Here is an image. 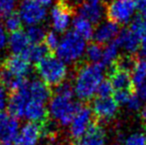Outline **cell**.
<instances>
[{
  "label": "cell",
  "mask_w": 146,
  "mask_h": 145,
  "mask_svg": "<svg viewBox=\"0 0 146 145\" xmlns=\"http://www.w3.org/2000/svg\"><path fill=\"white\" fill-rule=\"evenodd\" d=\"M45 101H38L29 95L24 85L14 91L8 101V110L12 116L16 118H24L28 122L44 123L48 116V107Z\"/></svg>",
  "instance_id": "6da1fadb"
},
{
  "label": "cell",
  "mask_w": 146,
  "mask_h": 145,
  "mask_svg": "<svg viewBox=\"0 0 146 145\" xmlns=\"http://www.w3.org/2000/svg\"><path fill=\"white\" fill-rule=\"evenodd\" d=\"M75 97L72 85L64 83L57 87L48 103V115H50L57 124L69 126L74 116L82 107Z\"/></svg>",
  "instance_id": "7a4b0ae2"
},
{
  "label": "cell",
  "mask_w": 146,
  "mask_h": 145,
  "mask_svg": "<svg viewBox=\"0 0 146 145\" xmlns=\"http://www.w3.org/2000/svg\"><path fill=\"white\" fill-rule=\"evenodd\" d=\"M104 68L102 64H85L75 73L73 91L80 101H90L96 95L98 87L104 81Z\"/></svg>",
  "instance_id": "3957f363"
},
{
  "label": "cell",
  "mask_w": 146,
  "mask_h": 145,
  "mask_svg": "<svg viewBox=\"0 0 146 145\" xmlns=\"http://www.w3.org/2000/svg\"><path fill=\"white\" fill-rule=\"evenodd\" d=\"M37 73L47 85L59 87L65 83L69 75V69L64 61L57 56H47L37 64Z\"/></svg>",
  "instance_id": "277c9868"
},
{
  "label": "cell",
  "mask_w": 146,
  "mask_h": 145,
  "mask_svg": "<svg viewBox=\"0 0 146 145\" xmlns=\"http://www.w3.org/2000/svg\"><path fill=\"white\" fill-rule=\"evenodd\" d=\"M87 47L86 40L74 31H68L61 37L56 50L57 57L66 64H75L85 56Z\"/></svg>",
  "instance_id": "5b68a950"
},
{
  "label": "cell",
  "mask_w": 146,
  "mask_h": 145,
  "mask_svg": "<svg viewBox=\"0 0 146 145\" xmlns=\"http://www.w3.org/2000/svg\"><path fill=\"white\" fill-rule=\"evenodd\" d=\"M136 8L137 0H111L106 5V14L110 22L125 24L130 20Z\"/></svg>",
  "instance_id": "8992f818"
},
{
  "label": "cell",
  "mask_w": 146,
  "mask_h": 145,
  "mask_svg": "<svg viewBox=\"0 0 146 145\" xmlns=\"http://www.w3.org/2000/svg\"><path fill=\"white\" fill-rule=\"evenodd\" d=\"M18 15L23 24L28 27L41 25L47 18L46 7L37 3L35 0H22L18 6Z\"/></svg>",
  "instance_id": "52a82bcc"
},
{
  "label": "cell",
  "mask_w": 146,
  "mask_h": 145,
  "mask_svg": "<svg viewBox=\"0 0 146 145\" xmlns=\"http://www.w3.org/2000/svg\"><path fill=\"white\" fill-rule=\"evenodd\" d=\"M49 19L53 31L57 33H67L73 23L71 7L65 2L57 3L50 10Z\"/></svg>",
  "instance_id": "ba28073f"
},
{
  "label": "cell",
  "mask_w": 146,
  "mask_h": 145,
  "mask_svg": "<svg viewBox=\"0 0 146 145\" xmlns=\"http://www.w3.org/2000/svg\"><path fill=\"white\" fill-rule=\"evenodd\" d=\"M94 122V116L92 111V109L88 107L82 105L76 115L74 116L71 124L69 125L70 135L75 140L80 139L84 136L88 128Z\"/></svg>",
  "instance_id": "9c48e42d"
},
{
  "label": "cell",
  "mask_w": 146,
  "mask_h": 145,
  "mask_svg": "<svg viewBox=\"0 0 146 145\" xmlns=\"http://www.w3.org/2000/svg\"><path fill=\"white\" fill-rule=\"evenodd\" d=\"M92 111L98 121H110L118 111V103L112 97H96L92 103Z\"/></svg>",
  "instance_id": "30bf717a"
},
{
  "label": "cell",
  "mask_w": 146,
  "mask_h": 145,
  "mask_svg": "<svg viewBox=\"0 0 146 145\" xmlns=\"http://www.w3.org/2000/svg\"><path fill=\"white\" fill-rule=\"evenodd\" d=\"M20 130L18 119L10 113L0 112V144H7L14 141Z\"/></svg>",
  "instance_id": "8fae6325"
},
{
  "label": "cell",
  "mask_w": 146,
  "mask_h": 145,
  "mask_svg": "<svg viewBox=\"0 0 146 145\" xmlns=\"http://www.w3.org/2000/svg\"><path fill=\"white\" fill-rule=\"evenodd\" d=\"M42 136V124L27 122L20 128L14 140V145H37Z\"/></svg>",
  "instance_id": "7c38bea8"
},
{
  "label": "cell",
  "mask_w": 146,
  "mask_h": 145,
  "mask_svg": "<svg viewBox=\"0 0 146 145\" xmlns=\"http://www.w3.org/2000/svg\"><path fill=\"white\" fill-rule=\"evenodd\" d=\"M108 68V79L111 83L114 91H126L130 93H136V87L133 83L132 75L130 73L118 70L113 66Z\"/></svg>",
  "instance_id": "4fadbf2b"
},
{
  "label": "cell",
  "mask_w": 146,
  "mask_h": 145,
  "mask_svg": "<svg viewBox=\"0 0 146 145\" xmlns=\"http://www.w3.org/2000/svg\"><path fill=\"white\" fill-rule=\"evenodd\" d=\"M106 6L102 4V1H96V0H86L78 8L79 16L87 19L90 23L100 24L104 17Z\"/></svg>",
  "instance_id": "5bb4252c"
},
{
  "label": "cell",
  "mask_w": 146,
  "mask_h": 145,
  "mask_svg": "<svg viewBox=\"0 0 146 145\" xmlns=\"http://www.w3.org/2000/svg\"><path fill=\"white\" fill-rule=\"evenodd\" d=\"M3 70L15 77L26 79L31 73V64L24 56L12 55L6 59Z\"/></svg>",
  "instance_id": "9a60e30c"
},
{
  "label": "cell",
  "mask_w": 146,
  "mask_h": 145,
  "mask_svg": "<svg viewBox=\"0 0 146 145\" xmlns=\"http://www.w3.org/2000/svg\"><path fill=\"white\" fill-rule=\"evenodd\" d=\"M119 32L120 30H119L118 24L112 23L110 21L102 22V23L98 24L94 29L92 38L96 44L102 46L104 44H108L110 42L113 41L118 36Z\"/></svg>",
  "instance_id": "2e32d148"
},
{
  "label": "cell",
  "mask_w": 146,
  "mask_h": 145,
  "mask_svg": "<svg viewBox=\"0 0 146 145\" xmlns=\"http://www.w3.org/2000/svg\"><path fill=\"white\" fill-rule=\"evenodd\" d=\"M106 130L98 121H94L87 133L72 145H106Z\"/></svg>",
  "instance_id": "e0dca14e"
},
{
  "label": "cell",
  "mask_w": 146,
  "mask_h": 145,
  "mask_svg": "<svg viewBox=\"0 0 146 145\" xmlns=\"http://www.w3.org/2000/svg\"><path fill=\"white\" fill-rule=\"evenodd\" d=\"M116 40L119 44V47L127 51L128 54H135V52L140 48V36L131 31L128 27L124 28L119 32Z\"/></svg>",
  "instance_id": "ac0fdd59"
},
{
  "label": "cell",
  "mask_w": 146,
  "mask_h": 145,
  "mask_svg": "<svg viewBox=\"0 0 146 145\" xmlns=\"http://www.w3.org/2000/svg\"><path fill=\"white\" fill-rule=\"evenodd\" d=\"M31 42L28 39L26 32L18 31L11 33L8 39V48L12 55H18V56H24L26 51L30 47Z\"/></svg>",
  "instance_id": "d6986e66"
},
{
  "label": "cell",
  "mask_w": 146,
  "mask_h": 145,
  "mask_svg": "<svg viewBox=\"0 0 146 145\" xmlns=\"http://www.w3.org/2000/svg\"><path fill=\"white\" fill-rule=\"evenodd\" d=\"M72 27H73V31L80 37H82L84 40H90L94 37V25L90 21H88L87 19L81 17V16L78 15L77 17L74 18Z\"/></svg>",
  "instance_id": "ffe728a7"
},
{
  "label": "cell",
  "mask_w": 146,
  "mask_h": 145,
  "mask_svg": "<svg viewBox=\"0 0 146 145\" xmlns=\"http://www.w3.org/2000/svg\"><path fill=\"white\" fill-rule=\"evenodd\" d=\"M48 56V49L42 44H31L28 50L24 54V57L30 63H40L43 59Z\"/></svg>",
  "instance_id": "44dd1931"
},
{
  "label": "cell",
  "mask_w": 146,
  "mask_h": 145,
  "mask_svg": "<svg viewBox=\"0 0 146 145\" xmlns=\"http://www.w3.org/2000/svg\"><path fill=\"white\" fill-rule=\"evenodd\" d=\"M118 49L119 44L115 38L104 48V55H102V60L100 64L104 67L111 66L118 57Z\"/></svg>",
  "instance_id": "7402d4cb"
},
{
  "label": "cell",
  "mask_w": 146,
  "mask_h": 145,
  "mask_svg": "<svg viewBox=\"0 0 146 145\" xmlns=\"http://www.w3.org/2000/svg\"><path fill=\"white\" fill-rule=\"evenodd\" d=\"M104 55V48L102 45H98L96 43L88 45L86 50V58L90 64H100Z\"/></svg>",
  "instance_id": "603a6c76"
},
{
  "label": "cell",
  "mask_w": 146,
  "mask_h": 145,
  "mask_svg": "<svg viewBox=\"0 0 146 145\" xmlns=\"http://www.w3.org/2000/svg\"><path fill=\"white\" fill-rule=\"evenodd\" d=\"M26 35L30 40L31 44H41L42 42H44L47 32L41 25H35L27 28Z\"/></svg>",
  "instance_id": "cb8c5ba5"
},
{
  "label": "cell",
  "mask_w": 146,
  "mask_h": 145,
  "mask_svg": "<svg viewBox=\"0 0 146 145\" xmlns=\"http://www.w3.org/2000/svg\"><path fill=\"white\" fill-rule=\"evenodd\" d=\"M131 75H132V81L135 87L144 83L146 81V61L139 59Z\"/></svg>",
  "instance_id": "d4e9b609"
},
{
  "label": "cell",
  "mask_w": 146,
  "mask_h": 145,
  "mask_svg": "<svg viewBox=\"0 0 146 145\" xmlns=\"http://www.w3.org/2000/svg\"><path fill=\"white\" fill-rule=\"evenodd\" d=\"M22 25H23V22L19 17L18 13H12L11 15L4 19V28L6 31L10 32V33L21 31Z\"/></svg>",
  "instance_id": "484cf974"
},
{
  "label": "cell",
  "mask_w": 146,
  "mask_h": 145,
  "mask_svg": "<svg viewBox=\"0 0 146 145\" xmlns=\"http://www.w3.org/2000/svg\"><path fill=\"white\" fill-rule=\"evenodd\" d=\"M16 6L17 0H0V21L14 13Z\"/></svg>",
  "instance_id": "4316f807"
},
{
  "label": "cell",
  "mask_w": 146,
  "mask_h": 145,
  "mask_svg": "<svg viewBox=\"0 0 146 145\" xmlns=\"http://www.w3.org/2000/svg\"><path fill=\"white\" fill-rule=\"evenodd\" d=\"M60 41H61V37L59 36V33L55 31H50L47 32V35L44 40V45L48 49V51H56L60 44Z\"/></svg>",
  "instance_id": "83f0119b"
},
{
  "label": "cell",
  "mask_w": 146,
  "mask_h": 145,
  "mask_svg": "<svg viewBox=\"0 0 146 145\" xmlns=\"http://www.w3.org/2000/svg\"><path fill=\"white\" fill-rule=\"evenodd\" d=\"M114 91L110 81L108 79H104L102 83L98 87V91H96V95L98 97H110L111 95H113Z\"/></svg>",
  "instance_id": "f1b7e54d"
},
{
  "label": "cell",
  "mask_w": 146,
  "mask_h": 145,
  "mask_svg": "<svg viewBox=\"0 0 146 145\" xmlns=\"http://www.w3.org/2000/svg\"><path fill=\"white\" fill-rule=\"evenodd\" d=\"M122 145H146V133H133L124 140Z\"/></svg>",
  "instance_id": "f546056e"
},
{
  "label": "cell",
  "mask_w": 146,
  "mask_h": 145,
  "mask_svg": "<svg viewBox=\"0 0 146 145\" xmlns=\"http://www.w3.org/2000/svg\"><path fill=\"white\" fill-rule=\"evenodd\" d=\"M135 93H130V91H114L113 93V99L118 105H124L127 103L131 97L134 95Z\"/></svg>",
  "instance_id": "4dcf8cb0"
},
{
  "label": "cell",
  "mask_w": 146,
  "mask_h": 145,
  "mask_svg": "<svg viewBox=\"0 0 146 145\" xmlns=\"http://www.w3.org/2000/svg\"><path fill=\"white\" fill-rule=\"evenodd\" d=\"M127 107H128L130 110H133V111H137L141 109V105H142V101L138 97V95H136V93L132 95V97L129 99L128 103H126Z\"/></svg>",
  "instance_id": "1f68e13d"
},
{
  "label": "cell",
  "mask_w": 146,
  "mask_h": 145,
  "mask_svg": "<svg viewBox=\"0 0 146 145\" xmlns=\"http://www.w3.org/2000/svg\"><path fill=\"white\" fill-rule=\"evenodd\" d=\"M8 95L7 91L3 85H0V112H3V110L8 105Z\"/></svg>",
  "instance_id": "d6a6232c"
},
{
  "label": "cell",
  "mask_w": 146,
  "mask_h": 145,
  "mask_svg": "<svg viewBox=\"0 0 146 145\" xmlns=\"http://www.w3.org/2000/svg\"><path fill=\"white\" fill-rule=\"evenodd\" d=\"M8 39L9 36L7 35V31L3 26H0V52L8 47Z\"/></svg>",
  "instance_id": "836d02e7"
},
{
  "label": "cell",
  "mask_w": 146,
  "mask_h": 145,
  "mask_svg": "<svg viewBox=\"0 0 146 145\" xmlns=\"http://www.w3.org/2000/svg\"><path fill=\"white\" fill-rule=\"evenodd\" d=\"M136 95L142 101H146V81L136 87Z\"/></svg>",
  "instance_id": "e575fe53"
},
{
  "label": "cell",
  "mask_w": 146,
  "mask_h": 145,
  "mask_svg": "<svg viewBox=\"0 0 146 145\" xmlns=\"http://www.w3.org/2000/svg\"><path fill=\"white\" fill-rule=\"evenodd\" d=\"M137 8L139 10V16L146 21V0H137Z\"/></svg>",
  "instance_id": "d590c367"
},
{
  "label": "cell",
  "mask_w": 146,
  "mask_h": 145,
  "mask_svg": "<svg viewBox=\"0 0 146 145\" xmlns=\"http://www.w3.org/2000/svg\"><path fill=\"white\" fill-rule=\"evenodd\" d=\"M37 3L41 4L44 7H48V6H51L53 3L55 2V0H35Z\"/></svg>",
  "instance_id": "8d00e7d4"
},
{
  "label": "cell",
  "mask_w": 146,
  "mask_h": 145,
  "mask_svg": "<svg viewBox=\"0 0 146 145\" xmlns=\"http://www.w3.org/2000/svg\"><path fill=\"white\" fill-rule=\"evenodd\" d=\"M140 117H141V119H142L143 123L145 124V128H146V107L142 110H141V112H140Z\"/></svg>",
  "instance_id": "74e56055"
},
{
  "label": "cell",
  "mask_w": 146,
  "mask_h": 145,
  "mask_svg": "<svg viewBox=\"0 0 146 145\" xmlns=\"http://www.w3.org/2000/svg\"><path fill=\"white\" fill-rule=\"evenodd\" d=\"M141 42H142V44H146V26L141 33Z\"/></svg>",
  "instance_id": "f35d334b"
},
{
  "label": "cell",
  "mask_w": 146,
  "mask_h": 145,
  "mask_svg": "<svg viewBox=\"0 0 146 145\" xmlns=\"http://www.w3.org/2000/svg\"><path fill=\"white\" fill-rule=\"evenodd\" d=\"M140 54H141V56L146 58V44H143L142 46L140 47Z\"/></svg>",
  "instance_id": "ab89813d"
},
{
  "label": "cell",
  "mask_w": 146,
  "mask_h": 145,
  "mask_svg": "<svg viewBox=\"0 0 146 145\" xmlns=\"http://www.w3.org/2000/svg\"><path fill=\"white\" fill-rule=\"evenodd\" d=\"M48 145H65V144H62V143H54V142H50V143H48Z\"/></svg>",
  "instance_id": "60d3db41"
},
{
  "label": "cell",
  "mask_w": 146,
  "mask_h": 145,
  "mask_svg": "<svg viewBox=\"0 0 146 145\" xmlns=\"http://www.w3.org/2000/svg\"><path fill=\"white\" fill-rule=\"evenodd\" d=\"M1 73H2V70H1V67H0V81H1Z\"/></svg>",
  "instance_id": "b9f144b4"
},
{
  "label": "cell",
  "mask_w": 146,
  "mask_h": 145,
  "mask_svg": "<svg viewBox=\"0 0 146 145\" xmlns=\"http://www.w3.org/2000/svg\"><path fill=\"white\" fill-rule=\"evenodd\" d=\"M96 1H102V0H96Z\"/></svg>",
  "instance_id": "7bdbcfd3"
},
{
  "label": "cell",
  "mask_w": 146,
  "mask_h": 145,
  "mask_svg": "<svg viewBox=\"0 0 146 145\" xmlns=\"http://www.w3.org/2000/svg\"><path fill=\"white\" fill-rule=\"evenodd\" d=\"M0 145H7V144H0Z\"/></svg>",
  "instance_id": "ee69618b"
}]
</instances>
